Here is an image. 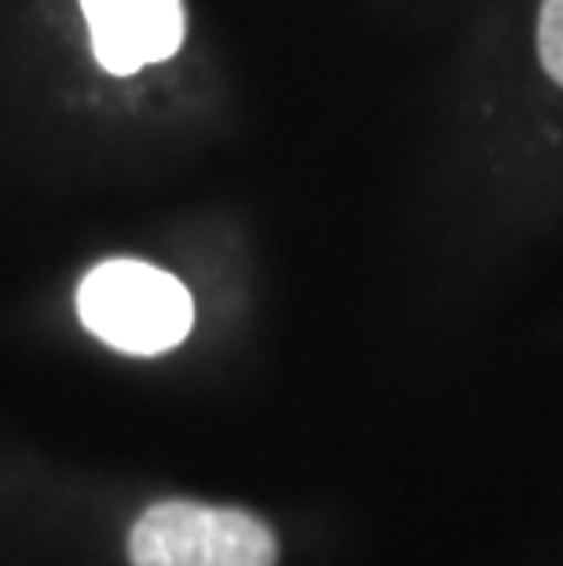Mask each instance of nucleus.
<instances>
[{
    "mask_svg": "<svg viewBox=\"0 0 563 566\" xmlns=\"http://www.w3.org/2000/svg\"><path fill=\"white\" fill-rule=\"evenodd\" d=\"M81 322L125 355H161L190 333L195 304L173 274L139 260L100 263L77 293Z\"/></svg>",
    "mask_w": 563,
    "mask_h": 566,
    "instance_id": "f257e3e1",
    "label": "nucleus"
},
{
    "mask_svg": "<svg viewBox=\"0 0 563 566\" xmlns=\"http://www.w3.org/2000/svg\"><path fill=\"white\" fill-rule=\"evenodd\" d=\"M132 566H274L279 545L268 523L238 509L161 501L128 534Z\"/></svg>",
    "mask_w": 563,
    "mask_h": 566,
    "instance_id": "f03ea898",
    "label": "nucleus"
},
{
    "mask_svg": "<svg viewBox=\"0 0 563 566\" xmlns=\"http://www.w3.org/2000/svg\"><path fill=\"white\" fill-rule=\"evenodd\" d=\"M92 27V52L111 74H136L184 44L179 0H81Z\"/></svg>",
    "mask_w": 563,
    "mask_h": 566,
    "instance_id": "7ed1b4c3",
    "label": "nucleus"
},
{
    "mask_svg": "<svg viewBox=\"0 0 563 566\" xmlns=\"http://www.w3.org/2000/svg\"><path fill=\"white\" fill-rule=\"evenodd\" d=\"M538 52L549 77L563 84V0H545L542 22H538Z\"/></svg>",
    "mask_w": 563,
    "mask_h": 566,
    "instance_id": "20e7f679",
    "label": "nucleus"
}]
</instances>
